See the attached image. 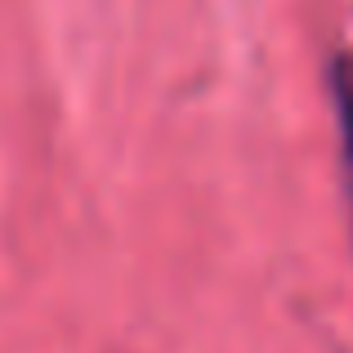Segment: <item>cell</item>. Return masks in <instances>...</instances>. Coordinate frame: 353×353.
Segmentation results:
<instances>
[{"label":"cell","instance_id":"6da1fadb","mask_svg":"<svg viewBox=\"0 0 353 353\" xmlns=\"http://www.w3.org/2000/svg\"><path fill=\"white\" fill-rule=\"evenodd\" d=\"M349 161H353V157H349Z\"/></svg>","mask_w":353,"mask_h":353}]
</instances>
